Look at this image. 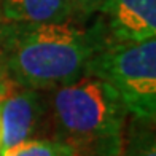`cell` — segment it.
<instances>
[{
  "mask_svg": "<svg viewBox=\"0 0 156 156\" xmlns=\"http://www.w3.org/2000/svg\"><path fill=\"white\" fill-rule=\"evenodd\" d=\"M13 78L30 89L59 88L80 80L94 56L108 45L102 24L83 29L62 23H18L3 40Z\"/></svg>",
  "mask_w": 156,
  "mask_h": 156,
  "instance_id": "1",
  "label": "cell"
},
{
  "mask_svg": "<svg viewBox=\"0 0 156 156\" xmlns=\"http://www.w3.org/2000/svg\"><path fill=\"white\" fill-rule=\"evenodd\" d=\"M127 110L108 83L81 76L56 88L53 96L54 140L70 156H119Z\"/></svg>",
  "mask_w": 156,
  "mask_h": 156,
  "instance_id": "2",
  "label": "cell"
},
{
  "mask_svg": "<svg viewBox=\"0 0 156 156\" xmlns=\"http://www.w3.org/2000/svg\"><path fill=\"white\" fill-rule=\"evenodd\" d=\"M118 93L127 113L154 123L156 116V40L108 43L86 67Z\"/></svg>",
  "mask_w": 156,
  "mask_h": 156,
  "instance_id": "3",
  "label": "cell"
},
{
  "mask_svg": "<svg viewBox=\"0 0 156 156\" xmlns=\"http://www.w3.org/2000/svg\"><path fill=\"white\" fill-rule=\"evenodd\" d=\"M38 89L6 91L0 99V123H2V148L23 140L34 139L32 134L43 118V101Z\"/></svg>",
  "mask_w": 156,
  "mask_h": 156,
  "instance_id": "4",
  "label": "cell"
},
{
  "mask_svg": "<svg viewBox=\"0 0 156 156\" xmlns=\"http://www.w3.org/2000/svg\"><path fill=\"white\" fill-rule=\"evenodd\" d=\"M102 11L118 41H142L156 35V0H107Z\"/></svg>",
  "mask_w": 156,
  "mask_h": 156,
  "instance_id": "5",
  "label": "cell"
},
{
  "mask_svg": "<svg viewBox=\"0 0 156 156\" xmlns=\"http://www.w3.org/2000/svg\"><path fill=\"white\" fill-rule=\"evenodd\" d=\"M6 19L16 23H62L72 16L69 0H2Z\"/></svg>",
  "mask_w": 156,
  "mask_h": 156,
  "instance_id": "6",
  "label": "cell"
},
{
  "mask_svg": "<svg viewBox=\"0 0 156 156\" xmlns=\"http://www.w3.org/2000/svg\"><path fill=\"white\" fill-rule=\"evenodd\" d=\"M119 156H156L153 123L132 116L129 129L126 136H123Z\"/></svg>",
  "mask_w": 156,
  "mask_h": 156,
  "instance_id": "7",
  "label": "cell"
},
{
  "mask_svg": "<svg viewBox=\"0 0 156 156\" xmlns=\"http://www.w3.org/2000/svg\"><path fill=\"white\" fill-rule=\"evenodd\" d=\"M0 156H70V151L54 139H27L2 148Z\"/></svg>",
  "mask_w": 156,
  "mask_h": 156,
  "instance_id": "8",
  "label": "cell"
},
{
  "mask_svg": "<svg viewBox=\"0 0 156 156\" xmlns=\"http://www.w3.org/2000/svg\"><path fill=\"white\" fill-rule=\"evenodd\" d=\"M107 0H69L70 10L73 13H78V15H91L97 10H102L104 3Z\"/></svg>",
  "mask_w": 156,
  "mask_h": 156,
  "instance_id": "9",
  "label": "cell"
},
{
  "mask_svg": "<svg viewBox=\"0 0 156 156\" xmlns=\"http://www.w3.org/2000/svg\"><path fill=\"white\" fill-rule=\"evenodd\" d=\"M8 91V84H6L5 81H2L0 80V99H2L3 96H5V93Z\"/></svg>",
  "mask_w": 156,
  "mask_h": 156,
  "instance_id": "10",
  "label": "cell"
},
{
  "mask_svg": "<svg viewBox=\"0 0 156 156\" xmlns=\"http://www.w3.org/2000/svg\"><path fill=\"white\" fill-rule=\"evenodd\" d=\"M0 150H2V123H0Z\"/></svg>",
  "mask_w": 156,
  "mask_h": 156,
  "instance_id": "11",
  "label": "cell"
}]
</instances>
